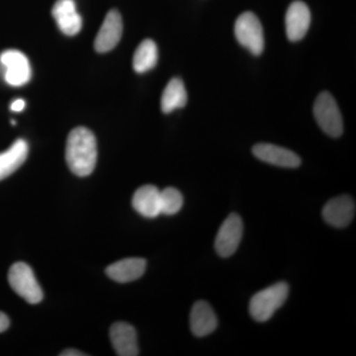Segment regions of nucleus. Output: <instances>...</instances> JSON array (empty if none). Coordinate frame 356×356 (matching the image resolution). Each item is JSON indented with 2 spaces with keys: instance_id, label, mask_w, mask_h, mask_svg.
<instances>
[{
  "instance_id": "obj_1",
  "label": "nucleus",
  "mask_w": 356,
  "mask_h": 356,
  "mask_svg": "<svg viewBox=\"0 0 356 356\" xmlns=\"http://www.w3.org/2000/svg\"><path fill=\"white\" fill-rule=\"evenodd\" d=\"M65 161L70 172L86 177L95 170L97 161V143L90 130L77 127L70 133L65 146Z\"/></svg>"
},
{
  "instance_id": "obj_2",
  "label": "nucleus",
  "mask_w": 356,
  "mask_h": 356,
  "mask_svg": "<svg viewBox=\"0 0 356 356\" xmlns=\"http://www.w3.org/2000/svg\"><path fill=\"white\" fill-rule=\"evenodd\" d=\"M289 294L286 282L275 283L254 295L250 302V316L257 322H266L283 306Z\"/></svg>"
},
{
  "instance_id": "obj_3",
  "label": "nucleus",
  "mask_w": 356,
  "mask_h": 356,
  "mask_svg": "<svg viewBox=\"0 0 356 356\" xmlns=\"http://www.w3.org/2000/svg\"><path fill=\"white\" fill-rule=\"evenodd\" d=\"M8 282L13 291L29 304H38L43 300V290L35 277L31 267L24 262H16L9 269Z\"/></svg>"
},
{
  "instance_id": "obj_4",
  "label": "nucleus",
  "mask_w": 356,
  "mask_h": 356,
  "mask_svg": "<svg viewBox=\"0 0 356 356\" xmlns=\"http://www.w3.org/2000/svg\"><path fill=\"white\" fill-rule=\"evenodd\" d=\"M314 115L318 126L327 135L341 137L343 132V117L331 93L325 91L318 96L314 105Z\"/></svg>"
},
{
  "instance_id": "obj_5",
  "label": "nucleus",
  "mask_w": 356,
  "mask_h": 356,
  "mask_svg": "<svg viewBox=\"0 0 356 356\" xmlns=\"http://www.w3.org/2000/svg\"><path fill=\"white\" fill-rule=\"evenodd\" d=\"M235 35L238 43L252 55H261L264 49V29L259 17L252 13L238 16L235 24Z\"/></svg>"
},
{
  "instance_id": "obj_6",
  "label": "nucleus",
  "mask_w": 356,
  "mask_h": 356,
  "mask_svg": "<svg viewBox=\"0 0 356 356\" xmlns=\"http://www.w3.org/2000/svg\"><path fill=\"white\" fill-rule=\"evenodd\" d=\"M242 218L238 214L229 215L218 231L215 240V250L222 257H229L238 250L243 238Z\"/></svg>"
},
{
  "instance_id": "obj_7",
  "label": "nucleus",
  "mask_w": 356,
  "mask_h": 356,
  "mask_svg": "<svg viewBox=\"0 0 356 356\" xmlns=\"http://www.w3.org/2000/svg\"><path fill=\"white\" fill-rule=\"evenodd\" d=\"M0 63L6 67L7 83L13 86H22L29 83L32 76L31 65L22 51H4L0 55Z\"/></svg>"
},
{
  "instance_id": "obj_8",
  "label": "nucleus",
  "mask_w": 356,
  "mask_h": 356,
  "mask_svg": "<svg viewBox=\"0 0 356 356\" xmlns=\"http://www.w3.org/2000/svg\"><path fill=\"white\" fill-rule=\"evenodd\" d=\"M123 33V21L121 14L112 9L107 13L102 28L95 41V49L98 53H107L113 50L119 43Z\"/></svg>"
},
{
  "instance_id": "obj_9",
  "label": "nucleus",
  "mask_w": 356,
  "mask_h": 356,
  "mask_svg": "<svg viewBox=\"0 0 356 356\" xmlns=\"http://www.w3.org/2000/svg\"><path fill=\"white\" fill-rule=\"evenodd\" d=\"M322 214L325 222L334 228H346L355 218V200L348 195L332 199L325 204Z\"/></svg>"
},
{
  "instance_id": "obj_10",
  "label": "nucleus",
  "mask_w": 356,
  "mask_h": 356,
  "mask_svg": "<svg viewBox=\"0 0 356 356\" xmlns=\"http://www.w3.org/2000/svg\"><path fill=\"white\" fill-rule=\"evenodd\" d=\"M252 154L261 161L280 168H296L301 165V159L294 152L276 145H255Z\"/></svg>"
},
{
  "instance_id": "obj_11",
  "label": "nucleus",
  "mask_w": 356,
  "mask_h": 356,
  "mask_svg": "<svg viewBox=\"0 0 356 356\" xmlns=\"http://www.w3.org/2000/svg\"><path fill=\"white\" fill-rule=\"evenodd\" d=\"M311 23L310 9L302 1H294L288 8L285 28L288 39L300 41L306 36Z\"/></svg>"
},
{
  "instance_id": "obj_12",
  "label": "nucleus",
  "mask_w": 356,
  "mask_h": 356,
  "mask_svg": "<svg viewBox=\"0 0 356 356\" xmlns=\"http://www.w3.org/2000/svg\"><path fill=\"white\" fill-rule=\"evenodd\" d=\"M51 15L60 31L67 36H74L83 28V18L77 13L74 0H57L51 9Z\"/></svg>"
},
{
  "instance_id": "obj_13",
  "label": "nucleus",
  "mask_w": 356,
  "mask_h": 356,
  "mask_svg": "<svg viewBox=\"0 0 356 356\" xmlns=\"http://www.w3.org/2000/svg\"><path fill=\"white\" fill-rule=\"evenodd\" d=\"M110 339L117 355H139L137 332L128 323L117 322L110 327Z\"/></svg>"
},
{
  "instance_id": "obj_14",
  "label": "nucleus",
  "mask_w": 356,
  "mask_h": 356,
  "mask_svg": "<svg viewBox=\"0 0 356 356\" xmlns=\"http://www.w3.org/2000/svg\"><path fill=\"white\" fill-rule=\"evenodd\" d=\"M132 205L143 217L154 219L161 215V191L154 185H144L134 194Z\"/></svg>"
},
{
  "instance_id": "obj_15",
  "label": "nucleus",
  "mask_w": 356,
  "mask_h": 356,
  "mask_svg": "<svg viewBox=\"0 0 356 356\" xmlns=\"http://www.w3.org/2000/svg\"><path fill=\"white\" fill-rule=\"evenodd\" d=\"M146 267L147 261L144 259L131 257L110 264L106 268V274L117 282H132L144 275Z\"/></svg>"
},
{
  "instance_id": "obj_16",
  "label": "nucleus",
  "mask_w": 356,
  "mask_h": 356,
  "mask_svg": "<svg viewBox=\"0 0 356 356\" xmlns=\"http://www.w3.org/2000/svg\"><path fill=\"white\" fill-rule=\"evenodd\" d=\"M218 318L212 307L205 301H198L192 307L191 327L192 334L202 337L216 330Z\"/></svg>"
},
{
  "instance_id": "obj_17",
  "label": "nucleus",
  "mask_w": 356,
  "mask_h": 356,
  "mask_svg": "<svg viewBox=\"0 0 356 356\" xmlns=\"http://www.w3.org/2000/svg\"><path fill=\"white\" fill-rule=\"evenodd\" d=\"M29 147L25 140L18 139L4 153L0 154V180L15 172L28 156Z\"/></svg>"
},
{
  "instance_id": "obj_18",
  "label": "nucleus",
  "mask_w": 356,
  "mask_h": 356,
  "mask_svg": "<svg viewBox=\"0 0 356 356\" xmlns=\"http://www.w3.org/2000/svg\"><path fill=\"white\" fill-rule=\"evenodd\" d=\"M186 103L187 92L184 81L179 79H172L161 95V110L165 113H170L173 110L182 108Z\"/></svg>"
},
{
  "instance_id": "obj_19",
  "label": "nucleus",
  "mask_w": 356,
  "mask_h": 356,
  "mask_svg": "<svg viewBox=\"0 0 356 356\" xmlns=\"http://www.w3.org/2000/svg\"><path fill=\"white\" fill-rule=\"evenodd\" d=\"M158 47L153 40H144L138 47L133 58V67L138 74H144L156 67L158 63Z\"/></svg>"
},
{
  "instance_id": "obj_20",
  "label": "nucleus",
  "mask_w": 356,
  "mask_h": 356,
  "mask_svg": "<svg viewBox=\"0 0 356 356\" xmlns=\"http://www.w3.org/2000/svg\"><path fill=\"white\" fill-rule=\"evenodd\" d=\"M184 206V196L177 189L168 187L161 191V214L175 215Z\"/></svg>"
},
{
  "instance_id": "obj_21",
  "label": "nucleus",
  "mask_w": 356,
  "mask_h": 356,
  "mask_svg": "<svg viewBox=\"0 0 356 356\" xmlns=\"http://www.w3.org/2000/svg\"><path fill=\"white\" fill-rule=\"evenodd\" d=\"M25 106L26 103L24 100L21 99V98H18V99H15L13 103H11L10 108L14 112H21L24 110Z\"/></svg>"
},
{
  "instance_id": "obj_22",
  "label": "nucleus",
  "mask_w": 356,
  "mask_h": 356,
  "mask_svg": "<svg viewBox=\"0 0 356 356\" xmlns=\"http://www.w3.org/2000/svg\"><path fill=\"white\" fill-rule=\"evenodd\" d=\"M10 325V321L6 314L0 312V332H6Z\"/></svg>"
},
{
  "instance_id": "obj_23",
  "label": "nucleus",
  "mask_w": 356,
  "mask_h": 356,
  "mask_svg": "<svg viewBox=\"0 0 356 356\" xmlns=\"http://www.w3.org/2000/svg\"><path fill=\"white\" fill-rule=\"evenodd\" d=\"M60 356H83L86 355H84V353H81V351H79L76 350H72V348H70V350H65V351H63L62 353L60 355Z\"/></svg>"
}]
</instances>
